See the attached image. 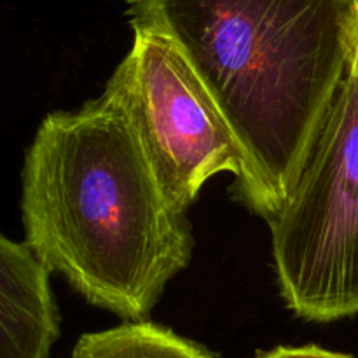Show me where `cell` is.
Wrapping results in <instances>:
<instances>
[{
	"label": "cell",
	"mask_w": 358,
	"mask_h": 358,
	"mask_svg": "<svg viewBox=\"0 0 358 358\" xmlns=\"http://www.w3.org/2000/svg\"><path fill=\"white\" fill-rule=\"evenodd\" d=\"M133 31L166 38L243 147L250 210L273 222L355 55L352 0H128Z\"/></svg>",
	"instance_id": "1"
},
{
	"label": "cell",
	"mask_w": 358,
	"mask_h": 358,
	"mask_svg": "<svg viewBox=\"0 0 358 358\" xmlns=\"http://www.w3.org/2000/svg\"><path fill=\"white\" fill-rule=\"evenodd\" d=\"M27 243L93 306L149 320L194 240L164 198L121 108L101 93L51 112L21 173Z\"/></svg>",
	"instance_id": "2"
},
{
	"label": "cell",
	"mask_w": 358,
	"mask_h": 358,
	"mask_svg": "<svg viewBox=\"0 0 358 358\" xmlns=\"http://www.w3.org/2000/svg\"><path fill=\"white\" fill-rule=\"evenodd\" d=\"M269 227L280 292L296 317L358 313V35L352 66Z\"/></svg>",
	"instance_id": "3"
},
{
	"label": "cell",
	"mask_w": 358,
	"mask_h": 358,
	"mask_svg": "<svg viewBox=\"0 0 358 358\" xmlns=\"http://www.w3.org/2000/svg\"><path fill=\"white\" fill-rule=\"evenodd\" d=\"M103 94L126 115L175 212L185 215L203 185L219 173L233 175L231 192L250 210L254 173L247 154L189 63L166 38L136 30Z\"/></svg>",
	"instance_id": "4"
},
{
	"label": "cell",
	"mask_w": 358,
	"mask_h": 358,
	"mask_svg": "<svg viewBox=\"0 0 358 358\" xmlns=\"http://www.w3.org/2000/svg\"><path fill=\"white\" fill-rule=\"evenodd\" d=\"M51 273L27 241L0 238V358H49L59 338Z\"/></svg>",
	"instance_id": "5"
},
{
	"label": "cell",
	"mask_w": 358,
	"mask_h": 358,
	"mask_svg": "<svg viewBox=\"0 0 358 358\" xmlns=\"http://www.w3.org/2000/svg\"><path fill=\"white\" fill-rule=\"evenodd\" d=\"M72 358H219L206 346L154 322H124L79 338Z\"/></svg>",
	"instance_id": "6"
},
{
	"label": "cell",
	"mask_w": 358,
	"mask_h": 358,
	"mask_svg": "<svg viewBox=\"0 0 358 358\" xmlns=\"http://www.w3.org/2000/svg\"><path fill=\"white\" fill-rule=\"evenodd\" d=\"M255 358H355L348 353L332 352L317 345L306 346H276L268 352H259Z\"/></svg>",
	"instance_id": "7"
},
{
	"label": "cell",
	"mask_w": 358,
	"mask_h": 358,
	"mask_svg": "<svg viewBox=\"0 0 358 358\" xmlns=\"http://www.w3.org/2000/svg\"><path fill=\"white\" fill-rule=\"evenodd\" d=\"M352 2L355 3V7H357V9H358V0H352Z\"/></svg>",
	"instance_id": "8"
}]
</instances>
